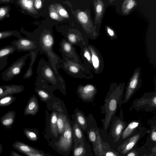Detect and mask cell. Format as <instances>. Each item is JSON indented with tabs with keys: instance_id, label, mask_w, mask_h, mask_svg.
<instances>
[{
	"instance_id": "6da1fadb",
	"label": "cell",
	"mask_w": 156,
	"mask_h": 156,
	"mask_svg": "<svg viewBox=\"0 0 156 156\" xmlns=\"http://www.w3.org/2000/svg\"><path fill=\"white\" fill-rule=\"evenodd\" d=\"M125 85L124 82L119 83L115 82L109 87L104 103L100 107L102 114H105L102 121L105 130L107 129L118 108L122 107Z\"/></svg>"
},
{
	"instance_id": "7a4b0ae2",
	"label": "cell",
	"mask_w": 156,
	"mask_h": 156,
	"mask_svg": "<svg viewBox=\"0 0 156 156\" xmlns=\"http://www.w3.org/2000/svg\"><path fill=\"white\" fill-rule=\"evenodd\" d=\"M156 109V91L146 92L139 98L134 100L129 111L133 109L137 112L140 110L146 112L154 111Z\"/></svg>"
},
{
	"instance_id": "3957f363",
	"label": "cell",
	"mask_w": 156,
	"mask_h": 156,
	"mask_svg": "<svg viewBox=\"0 0 156 156\" xmlns=\"http://www.w3.org/2000/svg\"><path fill=\"white\" fill-rule=\"evenodd\" d=\"M142 85L141 73L139 69L135 70L129 78L126 88L123 104L126 103Z\"/></svg>"
},
{
	"instance_id": "277c9868",
	"label": "cell",
	"mask_w": 156,
	"mask_h": 156,
	"mask_svg": "<svg viewBox=\"0 0 156 156\" xmlns=\"http://www.w3.org/2000/svg\"><path fill=\"white\" fill-rule=\"evenodd\" d=\"M28 56L26 54L14 61L1 74L2 79L5 81H9L12 80L15 76L19 74Z\"/></svg>"
},
{
	"instance_id": "5b68a950",
	"label": "cell",
	"mask_w": 156,
	"mask_h": 156,
	"mask_svg": "<svg viewBox=\"0 0 156 156\" xmlns=\"http://www.w3.org/2000/svg\"><path fill=\"white\" fill-rule=\"evenodd\" d=\"M73 140L72 130L70 124L66 120L64 131L58 142L55 145L60 150L67 151L71 147Z\"/></svg>"
},
{
	"instance_id": "8992f818",
	"label": "cell",
	"mask_w": 156,
	"mask_h": 156,
	"mask_svg": "<svg viewBox=\"0 0 156 156\" xmlns=\"http://www.w3.org/2000/svg\"><path fill=\"white\" fill-rule=\"evenodd\" d=\"M11 44L18 52L30 51L35 47L34 43L33 41L23 37L15 40L11 42Z\"/></svg>"
},
{
	"instance_id": "52a82bcc",
	"label": "cell",
	"mask_w": 156,
	"mask_h": 156,
	"mask_svg": "<svg viewBox=\"0 0 156 156\" xmlns=\"http://www.w3.org/2000/svg\"><path fill=\"white\" fill-rule=\"evenodd\" d=\"M81 97L84 100L92 101L94 99L97 89L94 85L88 84L81 87L79 89Z\"/></svg>"
},
{
	"instance_id": "ba28073f",
	"label": "cell",
	"mask_w": 156,
	"mask_h": 156,
	"mask_svg": "<svg viewBox=\"0 0 156 156\" xmlns=\"http://www.w3.org/2000/svg\"><path fill=\"white\" fill-rule=\"evenodd\" d=\"M25 87L21 84H15L0 86V99L8 95H12L22 92Z\"/></svg>"
},
{
	"instance_id": "9c48e42d",
	"label": "cell",
	"mask_w": 156,
	"mask_h": 156,
	"mask_svg": "<svg viewBox=\"0 0 156 156\" xmlns=\"http://www.w3.org/2000/svg\"><path fill=\"white\" fill-rule=\"evenodd\" d=\"M34 1L32 0H16L14 4L20 8L22 12L34 14L36 11L34 6Z\"/></svg>"
},
{
	"instance_id": "30bf717a",
	"label": "cell",
	"mask_w": 156,
	"mask_h": 156,
	"mask_svg": "<svg viewBox=\"0 0 156 156\" xmlns=\"http://www.w3.org/2000/svg\"><path fill=\"white\" fill-rule=\"evenodd\" d=\"M16 113L15 111H9L2 116L0 119L2 125L6 129H10L14 123Z\"/></svg>"
},
{
	"instance_id": "8fae6325",
	"label": "cell",
	"mask_w": 156,
	"mask_h": 156,
	"mask_svg": "<svg viewBox=\"0 0 156 156\" xmlns=\"http://www.w3.org/2000/svg\"><path fill=\"white\" fill-rule=\"evenodd\" d=\"M38 109V105L37 98L35 96L32 97L29 100L25 108L24 115H34Z\"/></svg>"
},
{
	"instance_id": "7c38bea8",
	"label": "cell",
	"mask_w": 156,
	"mask_h": 156,
	"mask_svg": "<svg viewBox=\"0 0 156 156\" xmlns=\"http://www.w3.org/2000/svg\"><path fill=\"white\" fill-rule=\"evenodd\" d=\"M13 147L23 154L25 153H36L39 152L34 148L20 141H16L12 144Z\"/></svg>"
},
{
	"instance_id": "4fadbf2b",
	"label": "cell",
	"mask_w": 156,
	"mask_h": 156,
	"mask_svg": "<svg viewBox=\"0 0 156 156\" xmlns=\"http://www.w3.org/2000/svg\"><path fill=\"white\" fill-rule=\"evenodd\" d=\"M140 120L136 119L131 122L127 126L122 134L123 138H125L132 134L140 124Z\"/></svg>"
},
{
	"instance_id": "5bb4252c",
	"label": "cell",
	"mask_w": 156,
	"mask_h": 156,
	"mask_svg": "<svg viewBox=\"0 0 156 156\" xmlns=\"http://www.w3.org/2000/svg\"><path fill=\"white\" fill-rule=\"evenodd\" d=\"M12 36L16 37L17 38L22 37L20 32L16 30H7L0 32V40Z\"/></svg>"
},
{
	"instance_id": "9a60e30c",
	"label": "cell",
	"mask_w": 156,
	"mask_h": 156,
	"mask_svg": "<svg viewBox=\"0 0 156 156\" xmlns=\"http://www.w3.org/2000/svg\"><path fill=\"white\" fill-rule=\"evenodd\" d=\"M57 117L55 112L52 114L51 119V129L52 133L56 137L58 136V132L57 126Z\"/></svg>"
},
{
	"instance_id": "2e32d148",
	"label": "cell",
	"mask_w": 156,
	"mask_h": 156,
	"mask_svg": "<svg viewBox=\"0 0 156 156\" xmlns=\"http://www.w3.org/2000/svg\"><path fill=\"white\" fill-rule=\"evenodd\" d=\"M16 51L15 48L12 45H7L0 48V58L13 54Z\"/></svg>"
},
{
	"instance_id": "e0dca14e",
	"label": "cell",
	"mask_w": 156,
	"mask_h": 156,
	"mask_svg": "<svg viewBox=\"0 0 156 156\" xmlns=\"http://www.w3.org/2000/svg\"><path fill=\"white\" fill-rule=\"evenodd\" d=\"M139 135L138 134L135 135L130 138L128 142L125 144L123 151L124 153L127 152L133 147L139 138Z\"/></svg>"
},
{
	"instance_id": "ac0fdd59",
	"label": "cell",
	"mask_w": 156,
	"mask_h": 156,
	"mask_svg": "<svg viewBox=\"0 0 156 156\" xmlns=\"http://www.w3.org/2000/svg\"><path fill=\"white\" fill-rule=\"evenodd\" d=\"M16 99V97L12 95H8L0 99V107L9 106Z\"/></svg>"
},
{
	"instance_id": "d6986e66",
	"label": "cell",
	"mask_w": 156,
	"mask_h": 156,
	"mask_svg": "<svg viewBox=\"0 0 156 156\" xmlns=\"http://www.w3.org/2000/svg\"><path fill=\"white\" fill-rule=\"evenodd\" d=\"M11 9V6L9 5L0 6V21L9 17Z\"/></svg>"
},
{
	"instance_id": "ffe728a7",
	"label": "cell",
	"mask_w": 156,
	"mask_h": 156,
	"mask_svg": "<svg viewBox=\"0 0 156 156\" xmlns=\"http://www.w3.org/2000/svg\"><path fill=\"white\" fill-rule=\"evenodd\" d=\"M91 52L92 53V62L95 69V72L97 73H100L101 71L99 68L100 62L98 58L92 50H91Z\"/></svg>"
},
{
	"instance_id": "44dd1931",
	"label": "cell",
	"mask_w": 156,
	"mask_h": 156,
	"mask_svg": "<svg viewBox=\"0 0 156 156\" xmlns=\"http://www.w3.org/2000/svg\"><path fill=\"white\" fill-rule=\"evenodd\" d=\"M66 120V117L62 115H59L57 117V126L59 134H62L64 131Z\"/></svg>"
},
{
	"instance_id": "7402d4cb",
	"label": "cell",
	"mask_w": 156,
	"mask_h": 156,
	"mask_svg": "<svg viewBox=\"0 0 156 156\" xmlns=\"http://www.w3.org/2000/svg\"><path fill=\"white\" fill-rule=\"evenodd\" d=\"M34 54V52H32L31 53L30 61L29 66L23 76V78L24 79L29 78L33 74L32 66L34 63L35 58Z\"/></svg>"
},
{
	"instance_id": "603a6c76",
	"label": "cell",
	"mask_w": 156,
	"mask_h": 156,
	"mask_svg": "<svg viewBox=\"0 0 156 156\" xmlns=\"http://www.w3.org/2000/svg\"><path fill=\"white\" fill-rule=\"evenodd\" d=\"M23 132L29 140L32 141H35L37 140L36 133L32 129L25 128L23 129Z\"/></svg>"
},
{
	"instance_id": "cb8c5ba5",
	"label": "cell",
	"mask_w": 156,
	"mask_h": 156,
	"mask_svg": "<svg viewBox=\"0 0 156 156\" xmlns=\"http://www.w3.org/2000/svg\"><path fill=\"white\" fill-rule=\"evenodd\" d=\"M77 120L78 123L83 129H85L87 126V122L83 115L81 113H79L77 114Z\"/></svg>"
},
{
	"instance_id": "d4e9b609",
	"label": "cell",
	"mask_w": 156,
	"mask_h": 156,
	"mask_svg": "<svg viewBox=\"0 0 156 156\" xmlns=\"http://www.w3.org/2000/svg\"><path fill=\"white\" fill-rule=\"evenodd\" d=\"M43 42L44 44L47 47L51 46L53 43V40L52 36L50 34L45 35L43 39Z\"/></svg>"
},
{
	"instance_id": "484cf974",
	"label": "cell",
	"mask_w": 156,
	"mask_h": 156,
	"mask_svg": "<svg viewBox=\"0 0 156 156\" xmlns=\"http://www.w3.org/2000/svg\"><path fill=\"white\" fill-rule=\"evenodd\" d=\"M77 18L79 21L82 23H86L88 21V17L85 12H80L77 14Z\"/></svg>"
},
{
	"instance_id": "4316f807",
	"label": "cell",
	"mask_w": 156,
	"mask_h": 156,
	"mask_svg": "<svg viewBox=\"0 0 156 156\" xmlns=\"http://www.w3.org/2000/svg\"><path fill=\"white\" fill-rule=\"evenodd\" d=\"M73 130L75 135L77 139L80 140L82 138L83 134L82 131L77 123H76L74 125Z\"/></svg>"
},
{
	"instance_id": "83f0119b",
	"label": "cell",
	"mask_w": 156,
	"mask_h": 156,
	"mask_svg": "<svg viewBox=\"0 0 156 156\" xmlns=\"http://www.w3.org/2000/svg\"><path fill=\"white\" fill-rule=\"evenodd\" d=\"M85 152V149L82 145H80L76 147L73 152L74 156H82Z\"/></svg>"
},
{
	"instance_id": "f1b7e54d",
	"label": "cell",
	"mask_w": 156,
	"mask_h": 156,
	"mask_svg": "<svg viewBox=\"0 0 156 156\" xmlns=\"http://www.w3.org/2000/svg\"><path fill=\"white\" fill-rule=\"evenodd\" d=\"M8 56H6L0 58V71L7 66Z\"/></svg>"
},
{
	"instance_id": "f546056e",
	"label": "cell",
	"mask_w": 156,
	"mask_h": 156,
	"mask_svg": "<svg viewBox=\"0 0 156 156\" xmlns=\"http://www.w3.org/2000/svg\"><path fill=\"white\" fill-rule=\"evenodd\" d=\"M89 137L90 140L92 142H94L96 140V134L94 129H91L89 133Z\"/></svg>"
},
{
	"instance_id": "4dcf8cb0",
	"label": "cell",
	"mask_w": 156,
	"mask_h": 156,
	"mask_svg": "<svg viewBox=\"0 0 156 156\" xmlns=\"http://www.w3.org/2000/svg\"><path fill=\"white\" fill-rule=\"evenodd\" d=\"M127 3L126 4V8L127 10H129L131 9L134 6L135 4V2L133 0H130L126 1Z\"/></svg>"
},
{
	"instance_id": "1f68e13d",
	"label": "cell",
	"mask_w": 156,
	"mask_h": 156,
	"mask_svg": "<svg viewBox=\"0 0 156 156\" xmlns=\"http://www.w3.org/2000/svg\"><path fill=\"white\" fill-rule=\"evenodd\" d=\"M58 12L59 14L62 17L66 18H68L69 16L66 11L63 8L58 9Z\"/></svg>"
},
{
	"instance_id": "d6a6232c",
	"label": "cell",
	"mask_w": 156,
	"mask_h": 156,
	"mask_svg": "<svg viewBox=\"0 0 156 156\" xmlns=\"http://www.w3.org/2000/svg\"><path fill=\"white\" fill-rule=\"evenodd\" d=\"M51 10L50 12V16L52 19L58 20L59 17L58 13L55 11Z\"/></svg>"
},
{
	"instance_id": "836d02e7",
	"label": "cell",
	"mask_w": 156,
	"mask_h": 156,
	"mask_svg": "<svg viewBox=\"0 0 156 156\" xmlns=\"http://www.w3.org/2000/svg\"><path fill=\"white\" fill-rule=\"evenodd\" d=\"M45 75L48 77L51 78L53 76V73L51 69L49 68H47L44 71Z\"/></svg>"
},
{
	"instance_id": "e575fe53",
	"label": "cell",
	"mask_w": 156,
	"mask_h": 156,
	"mask_svg": "<svg viewBox=\"0 0 156 156\" xmlns=\"http://www.w3.org/2000/svg\"><path fill=\"white\" fill-rule=\"evenodd\" d=\"M38 93V95L43 98L47 99L49 97L48 94L43 91L40 90Z\"/></svg>"
},
{
	"instance_id": "d590c367",
	"label": "cell",
	"mask_w": 156,
	"mask_h": 156,
	"mask_svg": "<svg viewBox=\"0 0 156 156\" xmlns=\"http://www.w3.org/2000/svg\"><path fill=\"white\" fill-rule=\"evenodd\" d=\"M27 156H44L40 152L36 153H33L31 152L25 153L23 154Z\"/></svg>"
},
{
	"instance_id": "8d00e7d4",
	"label": "cell",
	"mask_w": 156,
	"mask_h": 156,
	"mask_svg": "<svg viewBox=\"0 0 156 156\" xmlns=\"http://www.w3.org/2000/svg\"><path fill=\"white\" fill-rule=\"evenodd\" d=\"M34 4L36 9H39L42 6L41 1L40 0H36L34 1Z\"/></svg>"
},
{
	"instance_id": "74e56055",
	"label": "cell",
	"mask_w": 156,
	"mask_h": 156,
	"mask_svg": "<svg viewBox=\"0 0 156 156\" xmlns=\"http://www.w3.org/2000/svg\"><path fill=\"white\" fill-rule=\"evenodd\" d=\"M69 40L72 43H74L76 41V37L75 35L73 34H70L68 36Z\"/></svg>"
},
{
	"instance_id": "f35d334b",
	"label": "cell",
	"mask_w": 156,
	"mask_h": 156,
	"mask_svg": "<svg viewBox=\"0 0 156 156\" xmlns=\"http://www.w3.org/2000/svg\"><path fill=\"white\" fill-rule=\"evenodd\" d=\"M63 47L64 50L67 52L70 51L71 50V47L70 44L67 43H66L64 44Z\"/></svg>"
},
{
	"instance_id": "ab89813d",
	"label": "cell",
	"mask_w": 156,
	"mask_h": 156,
	"mask_svg": "<svg viewBox=\"0 0 156 156\" xmlns=\"http://www.w3.org/2000/svg\"><path fill=\"white\" fill-rule=\"evenodd\" d=\"M15 0H0V4L12 3L15 2Z\"/></svg>"
},
{
	"instance_id": "60d3db41",
	"label": "cell",
	"mask_w": 156,
	"mask_h": 156,
	"mask_svg": "<svg viewBox=\"0 0 156 156\" xmlns=\"http://www.w3.org/2000/svg\"><path fill=\"white\" fill-rule=\"evenodd\" d=\"M69 69L71 72L74 73H76L79 71V69L78 68L74 66H70Z\"/></svg>"
},
{
	"instance_id": "b9f144b4",
	"label": "cell",
	"mask_w": 156,
	"mask_h": 156,
	"mask_svg": "<svg viewBox=\"0 0 156 156\" xmlns=\"http://www.w3.org/2000/svg\"><path fill=\"white\" fill-rule=\"evenodd\" d=\"M84 56L89 61H90L91 59V57L90 53L87 50H86L84 52Z\"/></svg>"
},
{
	"instance_id": "7bdbcfd3",
	"label": "cell",
	"mask_w": 156,
	"mask_h": 156,
	"mask_svg": "<svg viewBox=\"0 0 156 156\" xmlns=\"http://www.w3.org/2000/svg\"><path fill=\"white\" fill-rule=\"evenodd\" d=\"M102 9V7L101 4H99L96 7V11L97 13L99 14L100 13Z\"/></svg>"
},
{
	"instance_id": "ee69618b",
	"label": "cell",
	"mask_w": 156,
	"mask_h": 156,
	"mask_svg": "<svg viewBox=\"0 0 156 156\" xmlns=\"http://www.w3.org/2000/svg\"><path fill=\"white\" fill-rule=\"evenodd\" d=\"M107 30L108 33L110 36H114V34L112 30L109 27H107Z\"/></svg>"
},
{
	"instance_id": "f6af8a7d",
	"label": "cell",
	"mask_w": 156,
	"mask_h": 156,
	"mask_svg": "<svg viewBox=\"0 0 156 156\" xmlns=\"http://www.w3.org/2000/svg\"><path fill=\"white\" fill-rule=\"evenodd\" d=\"M11 156H22L16 152L12 151H11Z\"/></svg>"
},
{
	"instance_id": "bcb514c9",
	"label": "cell",
	"mask_w": 156,
	"mask_h": 156,
	"mask_svg": "<svg viewBox=\"0 0 156 156\" xmlns=\"http://www.w3.org/2000/svg\"><path fill=\"white\" fill-rule=\"evenodd\" d=\"M106 156H115V154L112 152H108L106 153Z\"/></svg>"
},
{
	"instance_id": "7dc6e473",
	"label": "cell",
	"mask_w": 156,
	"mask_h": 156,
	"mask_svg": "<svg viewBox=\"0 0 156 156\" xmlns=\"http://www.w3.org/2000/svg\"><path fill=\"white\" fill-rule=\"evenodd\" d=\"M3 151V147L2 144L0 143V155L2 153Z\"/></svg>"
},
{
	"instance_id": "c3c4849f",
	"label": "cell",
	"mask_w": 156,
	"mask_h": 156,
	"mask_svg": "<svg viewBox=\"0 0 156 156\" xmlns=\"http://www.w3.org/2000/svg\"><path fill=\"white\" fill-rule=\"evenodd\" d=\"M135 154L133 152H131L129 153L127 156H135Z\"/></svg>"
},
{
	"instance_id": "681fc988",
	"label": "cell",
	"mask_w": 156,
	"mask_h": 156,
	"mask_svg": "<svg viewBox=\"0 0 156 156\" xmlns=\"http://www.w3.org/2000/svg\"><path fill=\"white\" fill-rule=\"evenodd\" d=\"M48 156H51L49 155Z\"/></svg>"
}]
</instances>
